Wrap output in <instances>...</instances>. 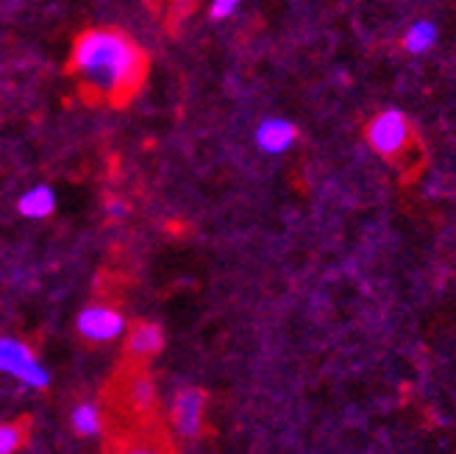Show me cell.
I'll return each instance as SVG.
<instances>
[{
    "label": "cell",
    "instance_id": "cell-13",
    "mask_svg": "<svg viewBox=\"0 0 456 454\" xmlns=\"http://www.w3.org/2000/svg\"><path fill=\"white\" fill-rule=\"evenodd\" d=\"M240 4H242V0H212V4H209V17L223 22V20H228L240 9Z\"/></svg>",
    "mask_w": 456,
    "mask_h": 454
},
{
    "label": "cell",
    "instance_id": "cell-14",
    "mask_svg": "<svg viewBox=\"0 0 456 454\" xmlns=\"http://www.w3.org/2000/svg\"><path fill=\"white\" fill-rule=\"evenodd\" d=\"M120 454H167V451L162 446H156V443H131Z\"/></svg>",
    "mask_w": 456,
    "mask_h": 454
},
{
    "label": "cell",
    "instance_id": "cell-11",
    "mask_svg": "<svg viewBox=\"0 0 456 454\" xmlns=\"http://www.w3.org/2000/svg\"><path fill=\"white\" fill-rule=\"evenodd\" d=\"M70 426H73V433L81 435V438H98L103 433V413H101V407L93 404V401H84L78 404L73 416H70Z\"/></svg>",
    "mask_w": 456,
    "mask_h": 454
},
{
    "label": "cell",
    "instance_id": "cell-12",
    "mask_svg": "<svg viewBox=\"0 0 456 454\" xmlns=\"http://www.w3.org/2000/svg\"><path fill=\"white\" fill-rule=\"evenodd\" d=\"M26 443V424H0V454H14Z\"/></svg>",
    "mask_w": 456,
    "mask_h": 454
},
{
    "label": "cell",
    "instance_id": "cell-9",
    "mask_svg": "<svg viewBox=\"0 0 456 454\" xmlns=\"http://www.w3.org/2000/svg\"><path fill=\"white\" fill-rule=\"evenodd\" d=\"M156 401H159V393H156V384L148 374H134L128 382H126V404L128 410L140 413V416H151L156 410Z\"/></svg>",
    "mask_w": 456,
    "mask_h": 454
},
{
    "label": "cell",
    "instance_id": "cell-7",
    "mask_svg": "<svg viewBox=\"0 0 456 454\" xmlns=\"http://www.w3.org/2000/svg\"><path fill=\"white\" fill-rule=\"evenodd\" d=\"M165 349V332L153 321H140L126 332V354L136 362H145Z\"/></svg>",
    "mask_w": 456,
    "mask_h": 454
},
{
    "label": "cell",
    "instance_id": "cell-5",
    "mask_svg": "<svg viewBox=\"0 0 456 454\" xmlns=\"http://www.w3.org/2000/svg\"><path fill=\"white\" fill-rule=\"evenodd\" d=\"M203 418H207V393L200 388H181L170 401V424L175 435L198 438L203 433Z\"/></svg>",
    "mask_w": 456,
    "mask_h": 454
},
{
    "label": "cell",
    "instance_id": "cell-8",
    "mask_svg": "<svg viewBox=\"0 0 456 454\" xmlns=\"http://www.w3.org/2000/svg\"><path fill=\"white\" fill-rule=\"evenodd\" d=\"M17 212L28 220H45L56 212V193L48 185H34L17 198Z\"/></svg>",
    "mask_w": 456,
    "mask_h": 454
},
{
    "label": "cell",
    "instance_id": "cell-15",
    "mask_svg": "<svg viewBox=\"0 0 456 454\" xmlns=\"http://www.w3.org/2000/svg\"><path fill=\"white\" fill-rule=\"evenodd\" d=\"M109 212H111L114 218H123V215H126V203H120V201L109 203Z\"/></svg>",
    "mask_w": 456,
    "mask_h": 454
},
{
    "label": "cell",
    "instance_id": "cell-2",
    "mask_svg": "<svg viewBox=\"0 0 456 454\" xmlns=\"http://www.w3.org/2000/svg\"><path fill=\"white\" fill-rule=\"evenodd\" d=\"M0 374L17 379L31 391H45L51 384V374L42 366L34 349L20 337H0Z\"/></svg>",
    "mask_w": 456,
    "mask_h": 454
},
{
    "label": "cell",
    "instance_id": "cell-1",
    "mask_svg": "<svg viewBox=\"0 0 456 454\" xmlns=\"http://www.w3.org/2000/svg\"><path fill=\"white\" fill-rule=\"evenodd\" d=\"M73 73L98 95L120 98L136 89L145 76V56L131 37L114 29L84 31L70 56Z\"/></svg>",
    "mask_w": 456,
    "mask_h": 454
},
{
    "label": "cell",
    "instance_id": "cell-3",
    "mask_svg": "<svg viewBox=\"0 0 456 454\" xmlns=\"http://www.w3.org/2000/svg\"><path fill=\"white\" fill-rule=\"evenodd\" d=\"M76 329L86 343H114L126 337L128 321L126 315L111 304H89L78 312Z\"/></svg>",
    "mask_w": 456,
    "mask_h": 454
},
{
    "label": "cell",
    "instance_id": "cell-6",
    "mask_svg": "<svg viewBox=\"0 0 456 454\" xmlns=\"http://www.w3.org/2000/svg\"><path fill=\"white\" fill-rule=\"evenodd\" d=\"M295 140H298V128H295V123H289L287 118H265L254 131L256 148L267 156L287 153L295 145Z\"/></svg>",
    "mask_w": 456,
    "mask_h": 454
},
{
    "label": "cell",
    "instance_id": "cell-10",
    "mask_svg": "<svg viewBox=\"0 0 456 454\" xmlns=\"http://www.w3.org/2000/svg\"><path fill=\"white\" fill-rule=\"evenodd\" d=\"M437 39H440V31H437L435 22H431V20H415L403 34V48H406V54H412V56H423V54H428L431 48H435Z\"/></svg>",
    "mask_w": 456,
    "mask_h": 454
},
{
    "label": "cell",
    "instance_id": "cell-4",
    "mask_svg": "<svg viewBox=\"0 0 456 454\" xmlns=\"http://www.w3.org/2000/svg\"><path fill=\"white\" fill-rule=\"evenodd\" d=\"M368 143L379 156H398L409 143V120L401 109H384L368 126Z\"/></svg>",
    "mask_w": 456,
    "mask_h": 454
}]
</instances>
